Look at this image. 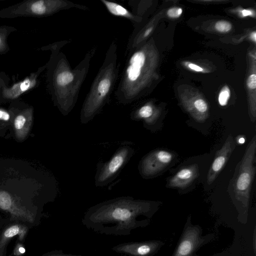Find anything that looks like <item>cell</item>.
<instances>
[{
    "label": "cell",
    "mask_w": 256,
    "mask_h": 256,
    "mask_svg": "<svg viewBox=\"0 0 256 256\" xmlns=\"http://www.w3.org/2000/svg\"><path fill=\"white\" fill-rule=\"evenodd\" d=\"M157 208L154 202L130 196L116 198L88 208L82 223L100 234L126 236L133 230L148 225Z\"/></svg>",
    "instance_id": "cell-1"
},
{
    "label": "cell",
    "mask_w": 256,
    "mask_h": 256,
    "mask_svg": "<svg viewBox=\"0 0 256 256\" xmlns=\"http://www.w3.org/2000/svg\"><path fill=\"white\" fill-rule=\"evenodd\" d=\"M105 68L100 72L83 104L80 116L82 124H86L92 120L106 102L113 82L114 72L112 68Z\"/></svg>",
    "instance_id": "cell-2"
},
{
    "label": "cell",
    "mask_w": 256,
    "mask_h": 256,
    "mask_svg": "<svg viewBox=\"0 0 256 256\" xmlns=\"http://www.w3.org/2000/svg\"><path fill=\"white\" fill-rule=\"evenodd\" d=\"M256 136L254 135L247 146L234 183L235 198L246 208L248 207L250 188L256 172Z\"/></svg>",
    "instance_id": "cell-3"
},
{
    "label": "cell",
    "mask_w": 256,
    "mask_h": 256,
    "mask_svg": "<svg viewBox=\"0 0 256 256\" xmlns=\"http://www.w3.org/2000/svg\"><path fill=\"white\" fill-rule=\"evenodd\" d=\"M202 234V228L198 224H194L191 216H188L172 256H200L197 252L215 237L213 233Z\"/></svg>",
    "instance_id": "cell-4"
},
{
    "label": "cell",
    "mask_w": 256,
    "mask_h": 256,
    "mask_svg": "<svg viewBox=\"0 0 256 256\" xmlns=\"http://www.w3.org/2000/svg\"><path fill=\"white\" fill-rule=\"evenodd\" d=\"M134 153V150L126 144L117 149L108 161L98 162L94 176L95 186L103 187L114 180Z\"/></svg>",
    "instance_id": "cell-5"
},
{
    "label": "cell",
    "mask_w": 256,
    "mask_h": 256,
    "mask_svg": "<svg viewBox=\"0 0 256 256\" xmlns=\"http://www.w3.org/2000/svg\"><path fill=\"white\" fill-rule=\"evenodd\" d=\"M66 4L58 0H28L3 10L0 17L44 16L64 7Z\"/></svg>",
    "instance_id": "cell-6"
},
{
    "label": "cell",
    "mask_w": 256,
    "mask_h": 256,
    "mask_svg": "<svg viewBox=\"0 0 256 256\" xmlns=\"http://www.w3.org/2000/svg\"><path fill=\"white\" fill-rule=\"evenodd\" d=\"M172 159L173 154L170 152L162 150L151 152L140 162L139 172L144 178L154 176L166 168Z\"/></svg>",
    "instance_id": "cell-7"
},
{
    "label": "cell",
    "mask_w": 256,
    "mask_h": 256,
    "mask_svg": "<svg viewBox=\"0 0 256 256\" xmlns=\"http://www.w3.org/2000/svg\"><path fill=\"white\" fill-rule=\"evenodd\" d=\"M160 240L124 242L113 246L112 251L125 256H154L164 246Z\"/></svg>",
    "instance_id": "cell-8"
},
{
    "label": "cell",
    "mask_w": 256,
    "mask_h": 256,
    "mask_svg": "<svg viewBox=\"0 0 256 256\" xmlns=\"http://www.w3.org/2000/svg\"><path fill=\"white\" fill-rule=\"evenodd\" d=\"M30 228L20 222L6 224L0 232V256H6L7 248L11 240L17 236L16 240L24 242Z\"/></svg>",
    "instance_id": "cell-9"
},
{
    "label": "cell",
    "mask_w": 256,
    "mask_h": 256,
    "mask_svg": "<svg viewBox=\"0 0 256 256\" xmlns=\"http://www.w3.org/2000/svg\"><path fill=\"white\" fill-rule=\"evenodd\" d=\"M235 148V144L232 136H229L222 148L217 152L207 176V183L214 182L224 168L230 154Z\"/></svg>",
    "instance_id": "cell-10"
},
{
    "label": "cell",
    "mask_w": 256,
    "mask_h": 256,
    "mask_svg": "<svg viewBox=\"0 0 256 256\" xmlns=\"http://www.w3.org/2000/svg\"><path fill=\"white\" fill-rule=\"evenodd\" d=\"M198 168L196 164L185 167L178 172L169 180L168 186L183 188L189 186L198 176Z\"/></svg>",
    "instance_id": "cell-11"
},
{
    "label": "cell",
    "mask_w": 256,
    "mask_h": 256,
    "mask_svg": "<svg viewBox=\"0 0 256 256\" xmlns=\"http://www.w3.org/2000/svg\"><path fill=\"white\" fill-rule=\"evenodd\" d=\"M37 76L32 74L24 80L14 84L11 88H5L4 96L8 98H15L23 93L32 89L36 85Z\"/></svg>",
    "instance_id": "cell-12"
},
{
    "label": "cell",
    "mask_w": 256,
    "mask_h": 256,
    "mask_svg": "<svg viewBox=\"0 0 256 256\" xmlns=\"http://www.w3.org/2000/svg\"><path fill=\"white\" fill-rule=\"evenodd\" d=\"M109 12L115 16H122L130 20L134 18V16L126 8L115 2L102 0Z\"/></svg>",
    "instance_id": "cell-13"
},
{
    "label": "cell",
    "mask_w": 256,
    "mask_h": 256,
    "mask_svg": "<svg viewBox=\"0 0 256 256\" xmlns=\"http://www.w3.org/2000/svg\"><path fill=\"white\" fill-rule=\"evenodd\" d=\"M75 78L74 72L68 70L60 72L56 77V84L60 87H64L72 82Z\"/></svg>",
    "instance_id": "cell-14"
},
{
    "label": "cell",
    "mask_w": 256,
    "mask_h": 256,
    "mask_svg": "<svg viewBox=\"0 0 256 256\" xmlns=\"http://www.w3.org/2000/svg\"><path fill=\"white\" fill-rule=\"evenodd\" d=\"M230 96V90L227 86H224L220 92L218 102L220 106H226Z\"/></svg>",
    "instance_id": "cell-15"
},
{
    "label": "cell",
    "mask_w": 256,
    "mask_h": 256,
    "mask_svg": "<svg viewBox=\"0 0 256 256\" xmlns=\"http://www.w3.org/2000/svg\"><path fill=\"white\" fill-rule=\"evenodd\" d=\"M26 252L24 243L16 240L12 251V254L14 256H22Z\"/></svg>",
    "instance_id": "cell-16"
},
{
    "label": "cell",
    "mask_w": 256,
    "mask_h": 256,
    "mask_svg": "<svg viewBox=\"0 0 256 256\" xmlns=\"http://www.w3.org/2000/svg\"><path fill=\"white\" fill-rule=\"evenodd\" d=\"M215 27L218 32H228L231 29L232 25L226 21L221 20L216 24Z\"/></svg>",
    "instance_id": "cell-17"
},
{
    "label": "cell",
    "mask_w": 256,
    "mask_h": 256,
    "mask_svg": "<svg viewBox=\"0 0 256 256\" xmlns=\"http://www.w3.org/2000/svg\"><path fill=\"white\" fill-rule=\"evenodd\" d=\"M41 256H82L80 255L74 254L62 250H55L42 254Z\"/></svg>",
    "instance_id": "cell-18"
},
{
    "label": "cell",
    "mask_w": 256,
    "mask_h": 256,
    "mask_svg": "<svg viewBox=\"0 0 256 256\" xmlns=\"http://www.w3.org/2000/svg\"><path fill=\"white\" fill-rule=\"evenodd\" d=\"M25 117L22 114L18 116L14 120V127L16 130L21 129L26 122Z\"/></svg>",
    "instance_id": "cell-19"
},
{
    "label": "cell",
    "mask_w": 256,
    "mask_h": 256,
    "mask_svg": "<svg viewBox=\"0 0 256 256\" xmlns=\"http://www.w3.org/2000/svg\"><path fill=\"white\" fill-rule=\"evenodd\" d=\"M182 12V10L180 8H172L168 10V15L173 18L179 17Z\"/></svg>",
    "instance_id": "cell-20"
},
{
    "label": "cell",
    "mask_w": 256,
    "mask_h": 256,
    "mask_svg": "<svg viewBox=\"0 0 256 256\" xmlns=\"http://www.w3.org/2000/svg\"><path fill=\"white\" fill-rule=\"evenodd\" d=\"M248 86L252 89H254L256 87V75L254 74L250 75L248 80Z\"/></svg>",
    "instance_id": "cell-21"
},
{
    "label": "cell",
    "mask_w": 256,
    "mask_h": 256,
    "mask_svg": "<svg viewBox=\"0 0 256 256\" xmlns=\"http://www.w3.org/2000/svg\"><path fill=\"white\" fill-rule=\"evenodd\" d=\"M210 256H236L235 252L232 248L214 254Z\"/></svg>",
    "instance_id": "cell-22"
},
{
    "label": "cell",
    "mask_w": 256,
    "mask_h": 256,
    "mask_svg": "<svg viewBox=\"0 0 256 256\" xmlns=\"http://www.w3.org/2000/svg\"><path fill=\"white\" fill-rule=\"evenodd\" d=\"M6 48L4 36L3 32L0 30V52H4Z\"/></svg>",
    "instance_id": "cell-23"
},
{
    "label": "cell",
    "mask_w": 256,
    "mask_h": 256,
    "mask_svg": "<svg viewBox=\"0 0 256 256\" xmlns=\"http://www.w3.org/2000/svg\"><path fill=\"white\" fill-rule=\"evenodd\" d=\"M10 115L6 111L0 110V120L7 121L10 120Z\"/></svg>",
    "instance_id": "cell-24"
},
{
    "label": "cell",
    "mask_w": 256,
    "mask_h": 256,
    "mask_svg": "<svg viewBox=\"0 0 256 256\" xmlns=\"http://www.w3.org/2000/svg\"><path fill=\"white\" fill-rule=\"evenodd\" d=\"M188 67L190 69H192V70H194L196 71V72H202V68L201 67H200V66H197L196 64H191V63L189 64H188Z\"/></svg>",
    "instance_id": "cell-25"
},
{
    "label": "cell",
    "mask_w": 256,
    "mask_h": 256,
    "mask_svg": "<svg viewBox=\"0 0 256 256\" xmlns=\"http://www.w3.org/2000/svg\"><path fill=\"white\" fill-rule=\"evenodd\" d=\"M252 14V12L249 10H244L242 11V14L244 16L251 15Z\"/></svg>",
    "instance_id": "cell-26"
},
{
    "label": "cell",
    "mask_w": 256,
    "mask_h": 256,
    "mask_svg": "<svg viewBox=\"0 0 256 256\" xmlns=\"http://www.w3.org/2000/svg\"><path fill=\"white\" fill-rule=\"evenodd\" d=\"M6 224H8L4 221L0 220V232L2 231L4 226Z\"/></svg>",
    "instance_id": "cell-27"
},
{
    "label": "cell",
    "mask_w": 256,
    "mask_h": 256,
    "mask_svg": "<svg viewBox=\"0 0 256 256\" xmlns=\"http://www.w3.org/2000/svg\"><path fill=\"white\" fill-rule=\"evenodd\" d=\"M152 28H148L144 32V36L146 37V36H147L150 33V32H152Z\"/></svg>",
    "instance_id": "cell-28"
},
{
    "label": "cell",
    "mask_w": 256,
    "mask_h": 256,
    "mask_svg": "<svg viewBox=\"0 0 256 256\" xmlns=\"http://www.w3.org/2000/svg\"><path fill=\"white\" fill-rule=\"evenodd\" d=\"M238 142L239 144H244L245 142V138L244 137H240L238 138Z\"/></svg>",
    "instance_id": "cell-29"
},
{
    "label": "cell",
    "mask_w": 256,
    "mask_h": 256,
    "mask_svg": "<svg viewBox=\"0 0 256 256\" xmlns=\"http://www.w3.org/2000/svg\"><path fill=\"white\" fill-rule=\"evenodd\" d=\"M252 39H253L254 40L255 42L256 41V34L255 32H252Z\"/></svg>",
    "instance_id": "cell-30"
}]
</instances>
